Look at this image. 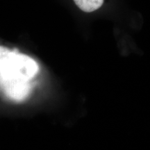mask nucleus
Segmentation results:
<instances>
[{"mask_svg": "<svg viewBox=\"0 0 150 150\" xmlns=\"http://www.w3.org/2000/svg\"><path fill=\"white\" fill-rule=\"evenodd\" d=\"M36 61L26 54L0 46V91L6 98L16 102L31 94V80L38 74Z\"/></svg>", "mask_w": 150, "mask_h": 150, "instance_id": "f257e3e1", "label": "nucleus"}, {"mask_svg": "<svg viewBox=\"0 0 150 150\" xmlns=\"http://www.w3.org/2000/svg\"><path fill=\"white\" fill-rule=\"evenodd\" d=\"M81 10L86 13H92L102 6L104 0H73Z\"/></svg>", "mask_w": 150, "mask_h": 150, "instance_id": "f03ea898", "label": "nucleus"}]
</instances>
